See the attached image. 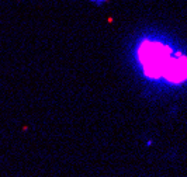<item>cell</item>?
<instances>
[{
  "mask_svg": "<svg viewBox=\"0 0 187 177\" xmlns=\"http://www.w3.org/2000/svg\"><path fill=\"white\" fill-rule=\"evenodd\" d=\"M138 58L148 78L165 79L169 83H182L187 79V58L162 42L145 41L138 49Z\"/></svg>",
  "mask_w": 187,
  "mask_h": 177,
  "instance_id": "1",
  "label": "cell"
},
{
  "mask_svg": "<svg viewBox=\"0 0 187 177\" xmlns=\"http://www.w3.org/2000/svg\"><path fill=\"white\" fill-rule=\"evenodd\" d=\"M93 3H97V4H101V3H104V1H107V0H91Z\"/></svg>",
  "mask_w": 187,
  "mask_h": 177,
  "instance_id": "2",
  "label": "cell"
}]
</instances>
